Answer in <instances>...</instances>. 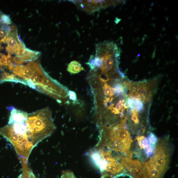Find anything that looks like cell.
<instances>
[{
  "label": "cell",
  "mask_w": 178,
  "mask_h": 178,
  "mask_svg": "<svg viewBox=\"0 0 178 178\" xmlns=\"http://www.w3.org/2000/svg\"><path fill=\"white\" fill-rule=\"evenodd\" d=\"M27 122L28 135L34 147L50 136L56 129L49 108L28 114Z\"/></svg>",
  "instance_id": "1"
},
{
  "label": "cell",
  "mask_w": 178,
  "mask_h": 178,
  "mask_svg": "<svg viewBox=\"0 0 178 178\" xmlns=\"http://www.w3.org/2000/svg\"><path fill=\"white\" fill-rule=\"evenodd\" d=\"M0 135L12 144L19 157L27 161L30 153L35 147L28 136L17 134L14 131L9 124L0 129Z\"/></svg>",
  "instance_id": "2"
},
{
  "label": "cell",
  "mask_w": 178,
  "mask_h": 178,
  "mask_svg": "<svg viewBox=\"0 0 178 178\" xmlns=\"http://www.w3.org/2000/svg\"><path fill=\"white\" fill-rule=\"evenodd\" d=\"M164 143L158 144L154 156L148 161L149 164L164 175L168 165L169 152L165 145Z\"/></svg>",
  "instance_id": "3"
},
{
  "label": "cell",
  "mask_w": 178,
  "mask_h": 178,
  "mask_svg": "<svg viewBox=\"0 0 178 178\" xmlns=\"http://www.w3.org/2000/svg\"><path fill=\"white\" fill-rule=\"evenodd\" d=\"M7 43L6 51L10 54L18 56L19 52L25 44L18 37L17 30L15 27H10V31L5 37L0 42V43Z\"/></svg>",
  "instance_id": "4"
},
{
  "label": "cell",
  "mask_w": 178,
  "mask_h": 178,
  "mask_svg": "<svg viewBox=\"0 0 178 178\" xmlns=\"http://www.w3.org/2000/svg\"><path fill=\"white\" fill-rule=\"evenodd\" d=\"M79 9L88 13L96 11L121 2L119 1H73Z\"/></svg>",
  "instance_id": "5"
},
{
  "label": "cell",
  "mask_w": 178,
  "mask_h": 178,
  "mask_svg": "<svg viewBox=\"0 0 178 178\" xmlns=\"http://www.w3.org/2000/svg\"><path fill=\"white\" fill-rule=\"evenodd\" d=\"M41 53L38 51H32L26 48L23 47L21 50L18 57L23 59L26 62H32L37 59Z\"/></svg>",
  "instance_id": "6"
},
{
  "label": "cell",
  "mask_w": 178,
  "mask_h": 178,
  "mask_svg": "<svg viewBox=\"0 0 178 178\" xmlns=\"http://www.w3.org/2000/svg\"><path fill=\"white\" fill-rule=\"evenodd\" d=\"M84 70L81 64L77 61H72L68 65L67 70L69 73L76 74Z\"/></svg>",
  "instance_id": "7"
},
{
  "label": "cell",
  "mask_w": 178,
  "mask_h": 178,
  "mask_svg": "<svg viewBox=\"0 0 178 178\" xmlns=\"http://www.w3.org/2000/svg\"><path fill=\"white\" fill-rule=\"evenodd\" d=\"M0 81H9L21 83H22V80L16 77L14 74H10L6 72L0 74Z\"/></svg>",
  "instance_id": "8"
},
{
  "label": "cell",
  "mask_w": 178,
  "mask_h": 178,
  "mask_svg": "<svg viewBox=\"0 0 178 178\" xmlns=\"http://www.w3.org/2000/svg\"><path fill=\"white\" fill-rule=\"evenodd\" d=\"M139 145L141 149H145L149 145L148 140L144 136L138 137L137 138Z\"/></svg>",
  "instance_id": "9"
},
{
  "label": "cell",
  "mask_w": 178,
  "mask_h": 178,
  "mask_svg": "<svg viewBox=\"0 0 178 178\" xmlns=\"http://www.w3.org/2000/svg\"><path fill=\"white\" fill-rule=\"evenodd\" d=\"M113 90L114 93L118 95L124 92V88L120 83H117L113 85Z\"/></svg>",
  "instance_id": "10"
},
{
  "label": "cell",
  "mask_w": 178,
  "mask_h": 178,
  "mask_svg": "<svg viewBox=\"0 0 178 178\" xmlns=\"http://www.w3.org/2000/svg\"><path fill=\"white\" fill-rule=\"evenodd\" d=\"M0 22L2 24L9 25L12 24L10 16L6 14L2 15L0 18Z\"/></svg>",
  "instance_id": "11"
},
{
  "label": "cell",
  "mask_w": 178,
  "mask_h": 178,
  "mask_svg": "<svg viewBox=\"0 0 178 178\" xmlns=\"http://www.w3.org/2000/svg\"><path fill=\"white\" fill-rule=\"evenodd\" d=\"M157 139L156 136L154 134L151 133L148 138V141L150 145H151L154 149L155 148V146L157 142Z\"/></svg>",
  "instance_id": "12"
},
{
  "label": "cell",
  "mask_w": 178,
  "mask_h": 178,
  "mask_svg": "<svg viewBox=\"0 0 178 178\" xmlns=\"http://www.w3.org/2000/svg\"><path fill=\"white\" fill-rule=\"evenodd\" d=\"M13 61L14 63L16 65H18V66L21 65L25 62H26L23 59L17 56L14 57L13 58Z\"/></svg>",
  "instance_id": "13"
},
{
  "label": "cell",
  "mask_w": 178,
  "mask_h": 178,
  "mask_svg": "<svg viewBox=\"0 0 178 178\" xmlns=\"http://www.w3.org/2000/svg\"><path fill=\"white\" fill-rule=\"evenodd\" d=\"M7 59V55L0 54V65L5 67Z\"/></svg>",
  "instance_id": "14"
},
{
  "label": "cell",
  "mask_w": 178,
  "mask_h": 178,
  "mask_svg": "<svg viewBox=\"0 0 178 178\" xmlns=\"http://www.w3.org/2000/svg\"><path fill=\"white\" fill-rule=\"evenodd\" d=\"M154 149L153 148V147L149 144L148 146L145 149V152L147 156H149L153 154Z\"/></svg>",
  "instance_id": "15"
},
{
  "label": "cell",
  "mask_w": 178,
  "mask_h": 178,
  "mask_svg": "<svg viewBox=\"0 0 178 178\" xmlns=\"http://www.w3.org/2000/svg\"><path fill=\"white\" fill-rule=\"evenodd\" d=\"M135 101L136 108H137L139 111L142 110L143 107V105L142 102L139 100H136Z\"/></svg>",
  "instance_id": "16"
},
{
  "label": "cell",
  "mask_w": 178,
  "mask_h": 178,
  "mask_svg": "<svg viewBox=\"0 0 178 178\" xmlns=\"http://www.w3.org/2000/svg\"><path fill=\"white\" fill-rule=\"evenodd\" d=\"M68 95L70 99L72 100L76 101L77 100L76 94L74 91H69L68 93Z\"/></svg>",
  "instance_id": "17"
},
{
  "label": "cell",
  "mask_w": 178,
  "mask_h": 178,
  "mask_svg": "<svg viewBox=\"0 0 178 178\" xmlns=\"http://www.w3.org/2000/svg\"><path fill=\"white\" fill-rule=\"evenodd\" d=\"M128 104L129 105V106L133 110L136 109L135 103L134 100L132 99H130L128 101Z\"/></svg>",
  "instance_id": "18"
},
{
  "label": "cell",
  "mask_w": 178,
  "mask_h": 178,
  "mask_svg": "<svg viewBox=\"0 0 178 178\" xmlns=\"http://www.w3.org/2000/svg\"><path fill=\"white\" fill-rule=\"evenodd\" d=\"M132 120L134 121L135 123H138L139 121L138 116L137 115V113L136 112L133 113V114L132 116Z\"/></svg>",
  "instance_id": "19"
},
{
  "label": "cell",
  "mask_w": 178,
  "mask_h": 178,
  "mask_svg": "<svg viewBox=\"0 0 178 178\" xmlns=\"http://www.w3.org/2000/svg\"><path fill=\"white\" fill-rule=\"evenodd\" d=\"M123 105L122 102H119L116 105V108H113L116 110L119 111H121L123 109Z\"/></svg>",
  "instance_id": "20"
}]
</instances>
